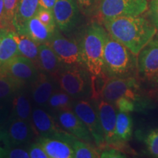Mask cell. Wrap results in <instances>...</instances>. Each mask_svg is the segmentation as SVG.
Returning a JSON list of instances; mask_svg holds the SVG:
<instances>
[{
  "label": "cell",
  "mask_w": 158,
  "mask_h": 158,
  "mask_svg": "<svg viewBox=\"0 0 158 158\" xmlns=\"http://www.w3.org/2000/svg\"><path fill=\"white\" fill-rule=\"evenodd\" d=\"M102 23L110 36L136 56L157 34L150 20L141 15L116 17Z\"/></svg>",
  "instance_id": "1"
},
{
  "label": "cell",
  "mask_w": 158,
  "mask_h": 158,
  "mask_svg": "<svg viewBox=\"0 0 158 158\" xmlns=\"http://www.w3.org/2000/svg\"><path fill=\"white\" fill-rule=\"evenodd\" d=\"M103 64L107 78L137 77L138 56L108 33L104 48Z\"/></svg>",
  "instance_id": "2"
},
{
  "label": "cell",
  "mask_w": 158,
  "mask_h": 158,
  "mask_svg": "<svg viewBox=\"0 0 158 158\" xmlns=\"http://www.w3.org/2000/svg\"><path fill=\"white\" fill-rule=\"evenodd\" d=\"M108 31L105 27L93 22L86 28L81 41L85 68L91 76L107 78L104 73L103 54Z\"/></svg>",
  "instance_id": "3"
},
{
  "label": "cell",
  "mask_w": 158,
  "mask_h": 158,
  "mask_svg": "<svg viewBox=\"0 0 158 158\" xmlns=\"http://www.w3.org/2000/svg\"><path fill=\"white\" fill-rule=\"evenodd\" d=\"M122 97L134 100L137 104L138 111L152 108L153 100L149 96L145 97L141 94L137 77L106 78L100 91V98L114 104L116 100Z\"/></svg>",
  "instance_id": "4"
},
{
  "label": "cell",
  "mask_w": 158,
  "mask_h": 158,
  "mask_svg": "<svg viewBox=\"0 0 158 158\" xmlns=\"http://www.w3.org/2000/svg\"><path fill=\"white\" fill-rule=\"evenodd\" d=\"M59 86L75 100L86 99L92 94V78L81 65L65 64L56 76Z\"/></svg>",
  "instance_id": "5"
},
{
  "label": "cell",
  "mask_w": 158,
  "mask_h": 158,
  "mask_svg": "<svg viewBox=\"0 0 158 158\" xmlns=\"http://www.w3.org/2000/svg\"><path fill=\"white\" fill-rule=\"evenodd\" d=\"M148 7V0H100L98 12L103 21L119 16L141 15Z\"/></svg>",
  "instance_id": "6"
},
{
  "label": "cell",
  "mask_w": 158,
  "mask_h": 158,
  "mask_svg": "<svg viewBox=\"0 0 158 158\" xmlns=\"http://www.w3.org/2000/svg\"><path fill=\"white\" fill-rule=\"evenodd\" d=\"M40 73L34 63L24 56H16L0 66V74L8 77L21 87L29 86Z\"/></svg>",
  "instance_id": "7"
},
{
  "label": "cell",
  "mask_w": 158,
  "mask_h": 158,
  "mask_svg": "<svg viewBox=\"0 0 158 158\" xmlns=\"http://www.w3.org/2000/svg\"><path fill=\"white\" fill-rule=\"evenodd\" d=\"M73 110L86 124L98 149H104L106 147L104 133L94 102L87 99L76 100L73 104Z\"/></svg>",
  "instance_id": "8"
},
{
  "label": "cell",
  "mask_w": 158,
  "mask_h": 158,
  "mask_svg": "<svg viewBox=\"0 0 158 158\" xmlns=\"http://www.w3.org/2000/svg\"><path fill=\"white\" fill-rule=\"evenodd\" d=\"M48 44L64 64L84 66L81 42L76 39L63 36L56 29Z\"/></svg>",
  "instance_id": "9"
},
{
  "label": "cell",
  "mask_w": 158,
  "mask_h": 158,
  "mask_svg": "<svg viewBox=\"0 0 158 158\" xmlns=\"http://www.w3.org/2000/svg\"><path fill=\"white\" fill-rule=\"evenodd\" d=\"M93 102L101 124L106 147L116 148L121 150L120 149H122L123 145L118 141L116 134V123L117 116L116 107L114 104L105 101L100 98L94 100Z\"/></svg>",
  "instance_id": "10"
},
{
  "label": "cell",
  "mask_w": 158,
  "mask_h": 158,
  "mask_svg": "<svg viewBox=\"0 0 158 158\" xmlns=\"http://www.w3.org/2000/svg\"><path fill=\"white\" fill-rule=\"evenodd\" d=\"M158 74V37L153 38L138 55L137 77L151 82Z\"/></svg>",
  "instance_id": "11"
},
{
  "label": "cell",
  "mask_w": 158,
  "mask_h": 158,
  "mask_svg": "<svg viewBox=\"0 0 158 158\" xmlns=\"http://www.w3.org/2000/svg\"><path fill=\"white\" fill-rule=\"evenodd\" d=\"M59 86L56 76L40 71L36 79L29 85L31 100L35 106L46 108L51 96Z\"/></svg>",
  "instance_id": "12"
},
{
  "label": "cell",
  "mask_w": 158,
  "mask_h": 158,
  "mask_svg": "<svg viewBox=\"0 0 158 158\" xmlns=\"http://www.w3.org/2000/svg\"><path fill=\"white\" fill-rule=\"evenodd\" d=\"M31 123L37 137H51L64 130H62L54 116L45 108L38 106L32 108Z\"/></svg>",
  "instance_id": "13"
},
{
  "label": "cell",
  "mask_w": 158,
  "mask_h": 158,
  "mask_svg": "<svg viewBox=\"0 0 158 158\" xmlns=\"http://www.w3.org/2000/svg\"><path fill=\"white\" fill-rule=\"evenodd\" d=\"M5 128L12 147H27L37 135L31 122L22 119L8 120Z\"/></svg>",
  "instance_id": "14"
},
{
  "label": "cell",
  "mask_w": 158,
  "mask_h": 158,
  "mask_svg": "<svg viewBox=\"0 0 158 158\" xmlns=\"http://www.w3.org/2000/svg\"><path fill=\"white\" fill-rule=\"evenodd\" d=\"M57 27L68 32L76 25L78 9L74 0H56L53 8Z\"/></svg>",
  "instance_id": "15"
},
{
  "label": "cell",
  "mask_w": 158,
  "mask_h": 158,
  "mask_svg": "<svg viewBox=\"0 0 158 158\" xmlns=\"http://www.w3.org/2000/svg\"><path fill=\"white\" fill-rule=\"evenodd\" d=\"M61 127L78 139L92 143L94 141L89 130L73 110L59 112L55 116Z\"/></svg>",
  "instance_id": "16"
},
{
  "label": "cell",
  "mask_w": 158,
  "mask_h": 158,
  "mask_svg": "<svg viewBox=\"0 0 158 158\" xmlns=\"http://www.w3.org/2000/svg\"><path fill=\"white\" fill-rule=\"evenodd\" d=\"M37 142L42 146L49 158L75 157L72 146L60 138L38 136Z\"/></svg>",
  "instance_id": "17"
},
{
  "label": "cell",
  "mask_w": 158,
  "mask_h": 158,
  "mask_svg": "<svg viewBox=\"0 0 158 158\" xmlns=\"http://www.w3.org/2000/svg\"><path fill=\"white\" fill-rule=\"evenodd\" d=\"M64 65L48 43L39 45L40 71L56 77Z\"/></svg>",
  "instance_id": "18"
},
{
  "label": "cell",
  "mask_w": 158,
  "mask_h": 158,
  "mask_svg": "<svg viewBox=\"0 0 158 158\" xmlns=\"http://www.w3.org/2000/svg\"><path fill=\"white\" fill-rule=\"evenodd\" d=\"M31 100L29 92L24 88L20 89L12 100L11 112L10 119H22L24 121H31Z\"/></svg>",
  "instance_id": "19"
},
{
  "label": "cell",
  "mask_w": 158,
  "mask_h": 158,
  "mask_svg": "<svg viewBox=\"0 0 158 158\" xmlns=\"http://www.w3.org/2000/svg\"><path fill=\"white\" fill-rule=\"evenodd\" d=\"M17 33L26 35L40 45L43 43H48L54 32L49 30L48 27H45L35 15L29 20L23 28Z\"/></svg>",
  "instance_id": "20"
},
{
  "label": "cell",
  "mask_w": 158,
  "mask_h": 158,
  "mask_svg": "<svg viewBox=\"0 0 158 158\" xmlns=\"http://www.w3.org/2000/svg\"><path fill=\"white\" fill-rule=\"evenodd\" d=\"M39 7V0H20L13 21V26L17 32L29 20L36 15Z\"/></svg>",
  "instance_id": "21"
},
{
  "label": "cell",
  "mask_w": 158,
  "mask_h": 158,
  "mask_svg": "<svg viewBox=\"0 0 158 158\" xmlns=\"http://www.w3.org/2000/svg\"><path fill=\"white\" fill-rule=\"evenodd\" d=\"M16 36L17 31L14 29H8L4 36L0 44V66L20 55Z\"/></svg>",
  "instance_id": "22"
},
{
  "label": "cell",
  "mask_w": 158,
  "mask_h": 158,
  "mask_svg": "<svg viewBox=\"0 0 158 158\" xmlns=\"http://www.w3.org/2000/svg\"><path fill=\"white\" fill-rule=\"evenodd\" d=\"M17 41L20 55L29 59L39 69V44L30 37L17 33Z\"/></svg>",
  "instance_id": "23"
},
{
  "label": "cell",
  "mask_w": 158,
  "mask_h": 158,
  "mask_svg": "<svg viewBox=\"0 0 158 158\" xmlns=\"http://www.w3.org/2000/svg\"><path fill=\"white\" fill-rule=\"evenodd\" d=\"M116 134L118 141L124 145L132 137L133 120L129 114L118 111L116 116Z\"/></svg>",
  "instance_id": "24"
},
{
  "label": "cell",
  "mask_w": 158,
  "mask_h": 158,
  "mask_svg": "<svg viewBox=\"0 0 158 158\" xmlns=\"http://www.w3.org/2000/svg\"><path fill=\"white\" fill-rule=\"evenodd\" d=\"M76 158H96L100 157V153L92 145V143L86 142L75 138L71 143Z\"/></svg>",
  "instance_id": "25"
},
{
  "label": "cell",
  "mask_w": 158,
  "mask_h": 158,
  "mask_svg": "<svg viewBox=\"0 0 158 158\" xmlns=\"http://www.w3.org/2000/svg\"><path fill=\"white\" fill-rule=\"evenodd\" d=\"M22 88L8 77L0 74V100L12 101L13 97Z\"/></svg>",
  "instance_id": "26"
},
{
  "label": "cell",
  "mask_w": 158,
  "mask_h": 158,
  "mask_svg": "<svg viewBox=\"0 0 158 158\" xmlns=\"http://www.w3.org/2000/svg\"><path fill=\"white\" fill-rule=\"evenodd\" d=\"M36 16L45 27H48L49 30H51L52 32H54L56 31V24L53 10L44 8V7L40 6Z\"/></svg>",
  "instance_id": "27"
},
{
  "label": "cell",
  "mask_w": 158,
  "mask_h": 158,
  "mask_svg": "<svg viewBox=\"0 0 158 158\" xmlns=\"http://www.w3.org/2000/svg\"><path fill=\"white\" fill-rule=\"evenodd\" d=\"M114 105L116 110L120 112L130 114L133 111H138L136 102L131 99L126 98V97H122V98L117 99Z\"/></svg>",
  "instance_id": "28"
},
{
  "label": "cell",
  "mask_w": 158,
  "mask_h": 158,
  "mask_svg": "<svg viewBox=\"0 0 158 158\" xmlns=\"http://www.w3.org/2000/svg\"><path fill=\"white\" fill-rule=\"evenodd\" d=\"M3 2L6 21L9 24L10 27L14 29V27L13 26V21L20 0H3Z\"/></svg>",
  "instance_id": "29"
},
{
  "label": "cell",
  "mask_w": 158,
  "mask_h": 158,
  "mask_svg": "<svg viewBox=\"0 0 158 158\" xmlns=\"http://www.w3.org/2000/svg\"><path fill=\"white\" fill-rule=\"evenodd\" d=\"M146 144L149 153L158 157V129L152 130L146 138Z\"/></svg>",
  "instance_id": "30"
},
{
  "label": "cell",
  "mask_w": 158,
  "mask_h": 158,
  "mask_svg": "<svg viewBox=\"0 0 158 158\" xmlns=\"http://www.w3.org/2000/svg\"><path fill=\"white\" fill-rule=\"evenodd\" d=\"M12 101L0 100V127H5L11 112Z\"/></svg>",
  "instance_id": "31"
},
{
  "label": "cell",
  "mask_w": 158,
  "mask_h": 158,
  "mask_svg": "<svg viewBox=\"0 0 158 158\" xmlns=\"http://www.w3.org/2000/svg\"><path fill=\"white\" fill-rule=\"evenodd\" d=\"M11 148L5 127H0V157H5L7 152Z\"/></svg>",
  "instance_id": "32"
},
{
  "label": "cell",
  "mask_w": 158,
  "mask_h": 158,
  "mask_svg": "<svg viewBox=\"0 0 158 158\" xmlns=\"http://www.w3.org/2000/svg\"><path fill=\"white\" fill-rule=\"evenodd\" d=\"M148 17L157 29L158 35V0H151L148 7Z\"/></svg>",
  "instance_id": "33"
},
{
  "label": "cell",
  "mask_w": 158,
  "mask_h": 158,
  "mask_svg": "<svg viewBox=\"0 0 158 158\" xmlns=\"http://www.w3.org/2000/svg\"><path fill=\"white\" fill-rule=\"evenodd\" d=\"M28 152L31 158H49L44 149L38 142L29 144Z\"/></svg>",
  "instance_id": "34"
},
{
  "label": "cell",
  "mask_w": 158,
  "mask_h": 158,
  "mask_svg": "<svg viewBox=\"0 0 158 158\" xmlns=\"http://www.w3.org/2000/svg\"><path fill=\"white\" fill-rule=\"evenodd\" d=\"M5 157L8 158H29L28 150H25L21 147H12L7 152Z\"/></svg>",
  "instance_id": "35"
},
{
  "label": "cell",
  "mask_w": 158,
  "mask_h": 158,
  "mask_svg": "<svg viewBox=\"0 0 158 158\" xmlns=\"http://www.w3.org/2000/svg\"><path fill=\"white\" fill-rule=\"evenodd\" d=\"M100 157H110V158H119V157H126V156L123 153L120 152L119 149L116 148L106 147L104 151L100 153Z\"/></svg>",
  "instance_id": "36"
},
{
  "label": "cell",
  "mask_w": 158,
  "mask_h": 158,
  "mask_svg": "<svg viewBox=\"0 0 158 158\" xmlns=\"http://www.w3.org/2000/svg\"><path fill=\"white\" fill-rule=\"evenodd\" d=\"M150 83L151 86L149 91V97L158 104V74Z\"/></svg>",
  "instance_id": "37"
},
{
  "label": "cell",
  "mask_w": 158,
  "mask_h": 158,
  "mask_svg": "<svg viewBox=\"0 0 158 158\" xmlns=\"http://www.w3.org/2000/svg\"><path fill=\"white\" fill-rule=\"evenodd\" d=\"M0 28L13 29L10 27L9 24L6 21L3 0H0Z\"/></svg>",
  "instance_id": "38"
},
{
  "label": "cell",
  "mask_w": 158,
  "mask_h": 158,
  "mask_svg": "<svg viewBox=\"0 0 158 158\" xmlns=\"http://www.w3.org/2000/svg\"><path fill=\"white\" fill-rule=\"evenodd\" d=\"M39 1L40 7L53 10V8H54V6L56 0H39Z\"/></svg>",
  "instance_id": "39"
},
{
  "label": "cell",
  "mask_w": 158,
  "mask_h": 158,
  "mask_svg": "<svg viewBox=\"0 0 158 158\" xmlns=\"http://www.w3.org/2000/svg\"><path fill=\"white\" fill-rule=\"evenodd\" d=\"M78 2L82 10H88L92 7L94 0H78Z\"/></svg>",
  "instance_id": "40"
},
{
  "label": "cell",
  "mask_w": 158,
  "mask_h": 158,
  "mask_svg": "<svg viewBox=\"0 0 158 158\" xmlns=\"http://www.w3.org/2000/svg\"><path fill=\"white\" fill-rule=\"evenodd\" d=\"M8 29H3V28H0V44H1L2 40L4 36H5L7 31H8Z\"/></svg>",
  "instance_id": "41"
}]
</instances>
